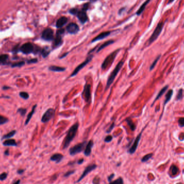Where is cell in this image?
<instances>
[{
  "instance_id": "55",
  "label": "cell",
  "mask_w": 184,
  "mask_h": 184,
  "mask_svg": "<svg viewBox=\"0 0 184 184\" xmlns=\"http://www.w3.org/2000/svg\"><path fill=\"white\" fill-rule=\"evenodd\" d=\"M18 173H19V174H21V173H22L23 172V170H18Z\"/></svg>"
},
{
  "instance_id": "20",
  "label": "cell",
  "mask_w": 184,
  "mask_h": 184,
  "mask_svg": "<svg viewBox=\"0 0 184 184\" xmlns=\"http://www.w3.org/2000/svg\"><path fill=\"white\" fill-rule=\"evenodd\" d=\"M3 145L7 146H17V143L16 142L15 139H8L5 140L3 143Z\"/></svg>"
},
{
  "instance_id": "39",
  "label": "cell",
  "mask_w": 184,
  "mask_h": 184,
  "mask_svg": "<svg viewBox=\"0 0 184 184\" xmlns=\"http://www.w3.org/2000/svg\"><path fill=\"white\" fill-rule=\"evenodd\" d=\"M17 112H19V113L21 114V116H24L27 112V109L23 108H19L17 110Z\"/></svg>"
},
{
  "instance_id": "45",
  "label": "cell",
  "mask_w": 184,
  "mask_h": 184,
  "mask_svg": "<svg viewBox=\"0 0 184 184\" xmlns=\"http://www.w3.org/2000/svg\"><path fill=\"white\" fill-rule=\"evenodd\" d=\"M38 61V60L37 59H30V60H28L27 61V63L28 64H33V63H36Z\"/></svg>"
},
{
  "instance_id": "33",
  "label": "cell",
  "mask_w": 184,
  "mask_h": 184,
  "mask_svg": "<svg viewBox=\"0 0 184 184\" xmlns=\"http://www.w3.org/2000/svg\"><path fill=\"white\" fill-rule=\"evenodd\" d=\"M152 156H153V154L152 153H149L148 154V155H146L145 156H144V157L142 158L141 161L143 163H144V162H146L147 161H149V160L151 158Z\"/></svg>"
},
{
  "instance_id": "43",
  "label": "cell",
  "mask_w": 184,
  "mask_h": 184,
  "mask_svg": "<svg viewBox=\"0 0 184 184\" xmlns=\"http://www.w3.org/2000/svg\"><path fill=\"white\" fill-rule=\"evenodd\" d=\"M112 140V137L110 135H108L107 136H106V137L104 138V142H106V143H109Z\"/></svg>"
},
{
  "instance_id": "1",
  "label": "cell",
  "mask_w": 184,
  "mask_h": 184,
  "mask_svg": "<svg viewBox=\"0 0 184 184\" xmlns=\"http://www.w3.org/2000/svg\"><path fill=\"white\" fill-rule=\"evenodd\" d=\"M79 128V123H76L71 126L67 132L66 137L63 143V149H65L68 147L71 142L76 137Z\"/></svg>"
},
{
  "instance_id": "31",
  "label": "cell",
  "mask_w": 184,
  "mask_h": 184,
  "mask_svg": "<svg viewBox=\"0 0 184 184\" xmlns=\"http://www.w3.org/2000/svg\"><path fill=\"white\" fill-rule=\"evenodd\" d=\"M41 55H42V56L44 57V58H46V57L48 56L49 54H50V49H49V48L46 47H45V48L43 49L42 50H41Z\"/></svg>"
},
{
  "instance_id": "46",
  "label": "cell",
  "mask_w": 184,
  "mask_h": 184,
  "mask_svg": "<svg viewBox=\"0 0 184 184\" xmlns=\"http://www.w3.org/2000/svg\"><path fill=\"white\" fill-rule=\"evenodd\" d=\"M114 177H115V173H112L110 175H109L108 177V181L109 182V183H110V182L112 181V179H114Z\"/></svg>"
},
{
  "instance_id": "10",
  "label": "cell",
  "mask_w": 184,
  "mask_h": 184,
  "mask_svg": "<svg viewBox=\"0 0 184 184\" xmlns=\"http://www.w3.org/2000/svg\"><path fill=\"white\" fill-rule=\"evenodd\" d=\"M142 134V131L140 132V133L137 136V137L135 138V140L133 144H132V146L130 148V149H129L128 152L130 154V155H132V154H134L135 152H136V150H137L138 144H139L140 139V138H141Z\"/></svg>"
},
{
  "instance_id": "2",
  "label": "cell",
  "mask_w": 184,
  "mask_h": 184,
  "mask_svg": "<svg viewBox=\"0 0 184 184\" xmlns=\"http://www.w3.org/2000/svg\"><path fill=\"white\" fill-rule=\"evenodd\" d=\"M124 65V61L123 60L120 61L119 63H118V64L116 65L115 68L114 69V70L112 71V72L110 74L109 77L108 78L107 82V86H106V90H108L109 88V87L111 86V85L112 84V82L115 80V79L117 76L118 72H120L121 69L122 68V66Z\"/></svg>"
},
{
  "instance_id": "49",
  "label": "cell",
  "mask_w": 184,
  "mask_h": 184,
  "mask_svg": "<svg viewBox=\"0 0 184 184\" xmlns=\"http://www.w3.org/2000/svg\"><path fill=\"white\" fill-rule=\"evenodd\" d=\"M70 13H72V14H73V15H75V14H76V13H78V10H77L76 9H72L70 11Z\"/></svg>"
},
{
  "instance_id": "16",
  "label": "cell",
  "mask_w": 184,
  "mask_h": 184,
  "mask_svg": "<svg viewBox=\"0 0 184 184\" xmlns=\"http://www.w3.org/2000/svg\"><path fill=\"white\" fill-rule=\"evenodd\" d=\"M110 34V32H109V31H107V32H103L101 33H100V35H99L98 36H96L95 38H94L92 40V43L95 42L96 41L101 40V39L105 38L106 37H108Z\"/></svg>"
},
{
  "instance_id": "35",
  "label": "cell",
  "mask_w": 184,
  "mask_h": 184,
  "mask_svg": "<svg viewBox=\"0 0 184 184\" xmlns=\"http://www.w3.org/2000/svg\"><path fill=\"white\" fill-rule=\"evenodd\" d=\"M161 55H159V56H158L157 57V58H156V59H155V61H153V63H152V64H151V66H150V71H152V70H153V69L154 68H155V67L156 66V64H157V63H158V60H159V59H160V57H161Z\"/></svg>"
},
{
  "instance_id": "58",
  "label": "cell",
  "mask_w": 184,
  "mask_h": 184,
  "mask_svg": "<svg viewBox=\"0 0 184 184\" xmlns=\"http://www.w3.org/2000/svg\"><path fill=\"white\" fill-rule=\"evenodd\" d=\"M174 1H175V0H169V2H168V4H169V3H170L172 2H173Z\"/></svg>"
},
{
  "instance_id": "18",
  "label": "cell",
  "mask_w": 184,
  "mask_h": 184,
  "mask_svg": "<svg viewBox=\"0 0 184 184\" xmlns=\"http://www.w3.org/2000/svg\"><path fill=\"white\" fill-rule=\"evenodd\" d=\"M67 18L66 17H62L59 18L58 21H57L56 23V27H58V28H60V27H63L64 25L67 23Z\"/></svg>"
},
{
  "instance_id": "23",
  "label": "cell",
  "mask_w": 184,
  "mask_h": 184,
  "mask_svg": "<svg viewBox=\"0 0 184 184\" xmlns=\"http://www.w3.org/2000/svg\"><path fill=\"white\" fill-rule=\"evenodd\" d=\"M168 87H169L168 86H165V87H163V88L162 89V90H161V91H160V92H159V93L158 94V95H157V96H156V99H155V100H154V101H153V103H152V106H153V104L154 103H155V102L156 101H157L158 99H159L160 98H161V97L162 95H163V94L164 93H165V92H166V90H167Z\"/></svg>"
},
{
  "instance_id": "30",
  "label": "cell",
  "mask_w": 184,
  "mask_h": 184,
  "mask_svg": "<svg viewBox=\"0 0 184 184\" xmlns=\"http://www.w3.org/2000/svg\"><path fill=\"white\" fill-rule=\"evenodd\" d=\"M170 171L172 175H177L179 169L178 168L177 166H175V165H172L171 166V167H170Z\"/></svg>"
},
{
  "instance_id": "22",
  "label": "cell",
  "mask_w": 184,
  "mask_h": 184,
  "mask_svg": "<svg viewBox=\"0 0 184 184\" xmlns=\"http://www.w3.org/2000/svg\"><path fill=\"white\" fill-rule=\"evenodd\" d=\"M37 107V105L36 104V105H35L34 106L32 107V110L28 114V115H27V118L26 121H25V125H27V124L29 123V122H30V121L31 120V118H32L33 115L35 113V110H36V108Z\"/></svg>"
},
{
  "instance_id": "26",
  "label": "cell",
  "mask_w": 184,
  "mask_h": 184,
  "mask_svg": "<svg viewBox=\"0 0 184 184\" xmlns=\"http://www.w3.org/2000/svg\"><path fill=\"white\" fill-rule=\"evenodd\" d=\"M113 43H114L113 40H109V41H106V42L103 43V44L101 45V46L99 47V48L98 49V50H97V52H99L100 51H101L102 50V49L105 48V47L109 46V45L112 44Z\"/></svg>"
},
{
  "instance_id": "42",
  "label": "cell",
  "mask_w": 184,
  "mask_h": 184,
  "mask_svg": "<svg viewBox=\"0 0 184 184\" xmlns=\"http://www.w3.org/2000/svg\"><path fill=\"white\" fill-rule=\"evenodd\" d=\"M179 126L180 127H183L184 126V117L180 118L178 120Z\"/></svg>"
},
{
  "instance_id": "51",
  "label": "cell",
  "mask_w": 184,
  "mask_h": 184,
  "mask_svg": "<svg viewBox=\"0 0 184 184\" xmlns=\"http://www.w3.org/2000/svg\"><path fill=\"white\" fill-rule=\"evenodd\" d=\"M88 6H89V3H86L84 5V7H83V9L82 10L85 11L86 10H87L88 9Z\"/></svg>"
},
{
  "instance_id": "4",
  "label": "cell",
  "mask_w": 184,
  "mask_h": 184,
  "mask_svg": "<svg viewBox=\"0 0 184 184\" xmlns=\"http://www.w3.org/2000/svg\"><path fill=\"white\" fill-rule=\"evenodd\" d=\"M86 144L87 142L86 141H84L82 142V143L76 144V145L70 148V150H69L70 155L71 156H74L76 155V154L81 152L84 150L85 147H86Z\"/></svg>"
},
{
  "instance_id": "13",
  "label": "cell",
  "mask_w": 184,
  "mask_h": 184,
  "mask_svg": "<svg viewBox=\"0 0 184 184\" xmlns=\"http://www.w3.org/2000/svg\"><path fill=\"white\" fill-rule=\"evenodd\" d=\"M67 32L71 34H76L79 30V27L76 23H72L69 24L66 27Z\"/></svg>"
},
{
  "instance_id": "53",
  "label": "cell",
  "mask_w": 184,
  "mask_h": 184,
  "mask_svg": "<svg viewBox=\"0 0 184 184\" xmlns=\"http://www.w3.org/2000/svg\"><path fill=\"white\" fill-rule=\"evenodd\" d=\"M76 161H73V162H69L68 164V165H73L74 164H76Z\"/></svg>"
},
{
  "instance_id": "44",
  "label": "cell",
  "mask_w": 184,
  "mask_h": 184,
  "mask_svg": "<svg viewBox=\"0 0 184 184\" xmlns=\"http://www.w3.org/2000/svg\"><path fill=\"white\" fill-rule=\"evenodd\" d=\"M7 178V173H2L0 175V180H4Z\"/></svg>"
},
{
  "instance_id": "19",
  "label": "cell",
  "mask_w": 184,
  "mask_h": 184,
  "mask_svg": "<svg viewBox=\"0 0 184 184\" xmlns=\"http://www.w3.org/2000/svg\"><path fill=\"white\" fill-rule=\"evenodd\" d=\"M60 35H57L56 38L54 40V43H53V46L55 47H58L60 46L62 44V37Z\"/></svg>"
},
{
  "instance_id": "29",
  "label": "cell",
  "mask_w": 184,
  "mask_h": 184,
  "mask_svg": "<svg viewBox=\"0 0 184 184\" xmlns=\"http://www.w3.org/2000/svg\"><path fill=\"white\" fill-rule=\"evenodd\" d=\"M16 133V130H12L10 132H9V133L5 134V135L3 136V137L2 139H9V138L13 137V136Z\"/></svg>"
},
{
  "instance_id": "38",
  "label": "cell",
  "mask_w": 184,
  "mask_h": 184,
  "mask_svg": "<svg viewBox=\"0 0 184 184\" xmlns=\"http://www.w3.org/2000/svg\"><path fill=\"white\" fill-rule=\"evenodd\" d=\"M183 90L182 89H180V90H179L178 93L176 100H181L182 98H183Z\"/></svg>"
},
{
  "instance_id": "36",
  "label": "cell",
  "mask_w": 184,
  "mask_h": 184,
  "mask_svg": "<svg viewBox=\"0 0 184 184\" xmlns=\"http://www.w3.org/2000/svg\"><path fill=\"white\" fill-rule=\"evenodd\" d=\"M19 96L24 100H27L29 98V95L27 92H21L19 93Z\"/></svg>"
},
{
  "instance_id": "5",
  "label": "cell",
  "mask_w": 184,
  "mask_h": 184,
  "mask_svg": "<svg viewBox=\"0 0 184 184\" xmlns=\"http://www.w3.org/2000/svg\"><path fill=\"white\" fill-rule=\"evenodd\" d=\"M93 56L92 55V56L88 57L87 58H86V60L84 61V62H82L81 64L78 65V66H77L76 68H75V70H74V71H73L72 74H71V75L70 76V77H73V76H76V75L78 74L79 72H80L81 70H82V69L84 68V67L86 66L87 64H88V63L90 62L91 60H92V59H93Z\"/></svg>"
},
{
  "instance_id": "54",
  "label": "cell",
  "mask_w": 184,
  "mask_h": 184,
  "mask_svg": "<svg viewBox=\"0 0 184 184\" xmlns=\"http://www.w3.org/2000/svg\"><path fill=\"white\" fill-rule=\"evenodd\" d=\"M20 180H16V181H15L14 183H13V184H20Z\"/></svg>"
},
{
  "instance_id": "40",
  "label": "cell",
  "mask_w": 184,
  "mask_h": 184,
  "mask_svg": "<svg viewBox=\"0 0 184 184\" xmlns=\"http://www.w3.org/2000/svg\"><path fill=\"white\" fill-rule=\"evenodd\" d=\"M75 172H76V170H71V171H69L68 172H67L66 173H65L64 175V177L65 178H68L71 176V175H72L74 174Z\"/></svg>"
},
{
  "instance_id": "14",
  "label": "cell",
  "mask_w": 184,
  "mask_h": 184,
  "mask_svg": "<svg viewBox=\"0 0 184 184\" xmlns=\"http://www.w3.org/2000/svg\"><path fill=\"white\" fill-rule=\"evenodd\" d=\"M94 145V142L92 140H90L88 143L87 144L86 147L85 148L84 154L86 156H90L92 153V149Z\"/></svg>"
},
{
  "instance_id": "8",
  "label": "cell",
  "mask_w": 184,
  "mask_h": 184,
  "mask_svg": "<svg viewBox=\"0 0 184 184\" xmlns=\"http://www.w3.org/2000/svg\"><path fill=\"white\" fill-rule=\"evenodd\" d=\"M54 115V110L52 108L48 109L43 115L41 118V122L46 123L53 118Z\"/></svg>"
},
{
  "instance_id": "24",
  "label": "cell",
  "mask_w": 184,
  "mask_h": 184,
  "mask_svg": "<svg viewBox=\"0 0 184 184\" xmlns=\"http://www.w3.org/2000/svg\"><path fill=\"white\" fill-rule=\"evenodd\" d=\"M173 93V90H170L169 91H168L167 93L166 94L165 96V101H164V105L165 106V104L167 103L172 98V96Z\"/></svg>"
},
{
  "instance_id": "56",
  "label": "cell",
  "mask_w": 184,
  "mask_h": 184,
  "mask_svg": "<svg viewBox=\"0 0 184 184\" xmlns=\"http://www.w3.org/2000/svg\"><path fill=\"white\" fill-rule=\"evenodd\" d=\"M3 90H8V89H10V87L8 86H4L3 87Z\"/></svg>"
},
{
  "instance_id": "6",
  "label": "cell",
  "mask_w": 184,
  "mask_h": 184,
  "mask_svg": "<svg viewBox=\"0 0 184 184\" xmlns=\"http://www.w3.org/2000/svg\"><path fill=\"white\" fill-rule=\"evenodd\" d=\"M96 167H97V165L96 164H90V165L87 166L85 168V170L83 171L82 175H81L80 178H79L78 180L76 181V183H79V182H80L87 175H88V174L91 172L93 171V170H94L95 169H96Z\"/></svg>"
},
{
  "instance_id": "9",
  "label": "cell",
  "mask_w": 184,
  "mask_h": 184,
  "mask_svg": "<svg viewBox=\"0 0 184 184\" xmlns=\"http://www.w3.org/2000/svg\"><path fill=\"white\" fill-rule=\"evenodd\" d=\"M35 50V48L33 45L30 43H27L24 44L21 47L20 51L24 54H28L30 53L33 52Z\"/></svg>"
},
{
  "instance_id": "3",
  "label": "cell",
  "mask_w": 184,
  "mask_h": 184,
  "mask_svg": "<svg viewBox=\"0 0 184 184\" xmlns=\"http://www.w3.org/2000/svg\"><path fill=\"white\" fill-rule=\"evenodd\" d=\"M165 22H161L158 24L157 27H156L155 30H154L153 33H152L151 36L150 37V38L149 40V44L150 45L154 41H155L156 39L158 38V37H159V36L161 34L162 32V30L163 29L164 24H165Z\"/></svg>"
},
{
  "instance_id": "28",
  "label": "cell",
  "mask_w": 184,
  "mask_h": 184,
  "mask_svg": "<svg viewBox=\"0 0 184 184\" xmlns=\"http://www.w3.org/2000/svg\"><path fill=\"white\" fill-rule=\"evenodd\" d=\"M126 121L127 122L128 125L129 126L130 129H131L132 131H134V130L136 129V126L134 123L132 122V121L130 119V118H128L126 120Z\"/></svg>"
},
{
  "instance_id": "41",
  "label": "cell",
  "mask_w": 184,
  "mask_h": 184,
  "mask_svg": "<svg viewBox=\"0 0 184 184\" xmlns=\"http://www.w3.org/2000/svg\"><path fill=\"white\" fill-rule=\"evenodd\" d=\"M100 178L99 176H95L93 180V184H100Z\"/></svg>"
},
{
  "instance_id": "47",
  "label": "cell",
  "mask_w": 184,
  "mask_h": 184,
  "mask_svg": "<svg viewBox=\"0 0 184 184\" xmlns=\"http://www.w3.org/2000/svg\"><path fill=\"white\" fill-rule=\"evenodd\" d=\"M114 126H115V123H112V125L109 126V128L107 130V133H109V132H111L112 130L113 129Z\"/></svg>"
},
{
  "instance_id": "32",
  "label": "cell",
  "mask_w": 184,
  "mask_h": 184,
  "mask_svg": "<svg viewBox=\"0 0 184 184\" xmlns=\"http://www.w3.org/2000/svg\"><path fill=\"white\" fill-rule=\"evenodd\" d=\"M109 184H124L123 179L122 177H119L116 179L115 180L111 181Z\"/></svg>"
},
{
  "instance_id": "52",
  "label": "cell",
  "mask_w": 184,
  "mask_h": 184,
  "mask_svg": "<svg viewBox=\"0 0 184 184\" xmlns=\"http://www.w3.org/2000/svg\"><path fill=\"white\" fill-rule=\"evenodd\" d=\"M84 158H81V159L78 160V161L76 162V163L78 164V165H81V164L84 163Z\"/></svg>"
},
{
  "instance_id": "37",
  "label": "cell",
  "mask_w": 184,
  "mask_h": 184,
  "mask_svg": "<svg viewBox=\"0 0 184 184\" xmlns=\"http://www.w3.org/2000/svg\"><path fill=\"white\" fill-rule=\"evenodd\" d=\"M8 119L7 117L0 115V125H2V124H5L6 123L8 122Z\"/></svg>"
},
{
  "instance_id": "25",
  "label": "cell",
  "mask_w": 184,
  "mask_h": 184,
  "mask_svg": "<svg viewBox=\"0 0 184 184\" xmlns=\"http://www.w3.org/2000/svg\"><path fill=\"white\" fill-rule=\"evenodd\" d=\"M8 58L9 56L8 54L0 55V65L7 64V61Z\"/></svg>"
},
{
  "instance_id": "7",
  "label": "cell",
  "mask_w": 184,
  "mask_h": 184,
  "mask_svg": "<svg viewBox=\"0 0 184 184\" xmlns=\"http://www.w3.org/2000/svg\"><path fill=\"white\" fill-rule=\"evenodd\" d=\"M91 86L90 84H86L84 86L82 92V96L86 102L90 103L91 101Z\"/></svg>"
},
{
  "instance_id": "48",
  "label": "cell",
  "mask_w": 184,
  "mask_h": 184,
  "mask_svg": "<svg viewBox=\"0 0 184 184\" xmlns=\"http://www.w3.org/2000/svg\"><path fill=\"white\" fill-rule=\"evenodd\" d=\"M58 175H57V174H56V175H53L52 176V177L51 178L50 180H51V181H56V180H57V178H58Z\"/></svg>"
},
{
  "instance_id": "27",
  "label": "cell",
  "mask_w": 184,
  "mask_h": 184,
  "mask_svg": "<svg viewBox=\"0 0 184 184\" xmlns=\"http://www.w3.org/2000/svg\"><path fill=\"white\" fill-rule=\"evenodd\" d=\"M150 1V0H146L145 2H144L143 4L142 5L141 7H140V8L138 9V10L137 11V15H139L141 14L142 13H143V11L144 10V9H145V8L146 5H147L148 3Z\"/></svg>"
},
{
  "instance_id": "21",
  "label": "cell",
  "mask_w": 184,
  "mask_h": 184,
  "mask_svg": "<svg viewBox=\"0 0 184 184\" xmlns=\"http://www.w3.org/2000/svg\"><path fill=\"white\" fill-rule=\"evenodd\" d=\"M49 70L51 71H53V72H64L65 71L66 68L64 67H59V66H51L49 67Z\"/></svg>"
},
{
  "instance_id": "15",
  "label": "cell",
  "mask_w": 184,
  "mask_h": 184,
  "mask_svg": "<svg viewBox=\"0 0 184 184\" xmlns=\"http://www.w3.org/2000/svg\"><path fill=\"white\" fill-rule=\"evenodd\" d=\"M64 156L60 153H55L51 156L50 158V160L52 162H56V163L58 164L62 161Z\"/></svg>"
},
{
  "instance_id": "12",
  "label": "cell",
  "mask_w": 184,
  "mask_h": 184,
  "mask_svg": "<svg viewBox=\"0 0 184 184\" xmlns=\"http://www.w3.org/2000/svg\"><path fill=\"white\" fill-rule=\"evenodd\" d=\"M116 54H117V52L112 53V54H110L109 56H108L107 58L106 59V60L103 61V63L102 64L101 67H102V70H104V69H106L107 67H108V66L109 65V64H110V63H112V61H114L115 58Z\"/></svg>"
},
{
  "instance_id": "17",
  "label": "cell",
  "mask_w": 184,
  "mask_h": 184,
  "mask_svg": "<svg viewBox=\"0 0 184 184\" xmlns=\"http://www.w3.org/2000/svg\"><path fill=\"white\" fill-rule=\"evenodd\" d=\"M78 17L79 20L82 23H85L87 20L88 18L86 13L84 11H81L78 13Z\"/></svg>"
},
{
  "instance_id": "11",
  "label": "cell",
  "mask_w": 184,
  "mask_h": 184,
  "mask_svg": "<svg viewBox=\"0 0 184 184\" xmlns=\"http://www.w3.org/2000/svg\"><path fill=\"white\" fill-rule=\"evenodd\" d=\"M41 38L46 41H51L53 39V32L52 29H46L43 31L41 35Z\"/></svg>"
},
{
  "instance_id": "57",
  "label": "cell",
  "mask_w": 184,
  "mask_h": 184,
  "mask_svg": "<svg viewBox=\"0 0 184 184\" xmlns=\"http://www.w3.org/2000/svg\"><path fill=\"white\" fill-rule=\"evenodd\" d=\"M8 154H9V151H8V150H7V151H6L5 152V155H8Z\"/></svg>"
},
{
  "instance_id": "34",
  "label": "cell",
  "mask_w": 184,
  "mask_h": 184,
  "mask_svg": "<svg viewBox=\"0 0 184 184\" xmlns=\"http://www.w3.org/2000/svg\"><path fill=\"white\" fill-rule=\"evenodd\" d=\"M25 64L24 61H19V62L14 63L13 64H11L12 67H20L23 66Z\"/></svg>"
},
{
  "instance_id": "50",
  "label": "cell",
  "mask_w": 184,
  "mask_h": 184,
  "mask_svg": "<svg viewBox=\"0 0 184 184\" xmlns=\"http://www.w3.org/2000/svg\"><path fill=\"white\" fill-rule=\"evenodd\" d=\"M64 29H60L58 30V31H57V35H62L64 34Z\"/></svg>"
}]
</instances>
